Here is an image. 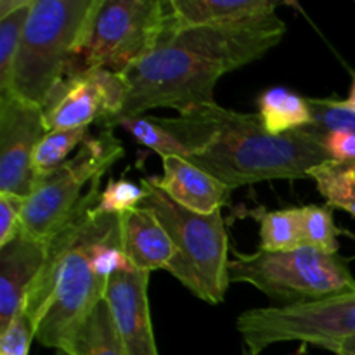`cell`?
<instances>
[{"mask_svg":"<svg viewBox=\"0 0 355 355\" xmlns=\"http://www.w3.org/2000/svg\"><path fill=\"white\" fill-rule=\"evenodd\" d=\"M127 97L123 75L110 69H87L64 76L44 106L47 130L89 128L94 121L106 127L121 113Z\"/></svg>","mask_w":355,"mask_h":355,"instance_id":"30bf717a","label":"cell"},{"mask_svg":"<svg viewBox=\"0 0 355 355\" xmlns=\"http://www.w3.org/2000/svg\"><path fill=\"white\" fill-rule=\"evenodd\" d=\"M121 239L128 260L141 272L166 269L175 259L172 238L148 208L139 207L121 215Z\"/></svg>","mask_w":355,"mask_h":355,"instance_id":"2e32d148","label":"cell"},{"mask_svg":"<svg viewBox=\"0 0 355 355\" xmlns=\"http://www.w3.org/2000/svg\"><path fill=\"white\" fill-rule=\"evenodd\" d=\"M89 139L90 128H71V130H51L38 142L33 155L35 180L52 172L71 158V153L78 151Z\"/></svg>","mask_w":355,"mask_h":355,"instance_id":"44dd1931","label":"cell"},{"mask_svg":"<svg viewBox=\"0 0 355 355\" xmlns=\"http://www.w3.org/2000/svg\"><path fill=\"white\" fill-rule=\"evenodd\" d=\"M319 349L329 350V352L336 355H355V336L331 340V342H326L322 343V345H319Z\"/></svg>","mask_w":355,"mask_h":355,"instance_id":"f546056e","label":"cell"},{"mask_svg":"<svg viewBox=\"0 0 355 355\" xmlns=\"http://www.w3.org/2000/svg\"><path fill=\"white\" fill-rule=\"evenodd\" d=\"M329 208H340L355 217V162H329L309 172Z\"/></svg>","mask_w":355,"mask_h":355,"instance_id":"d6986e66","label":"cell"},{"mask_svg":"<svg viewBox=\"0 0 355 355\" xmlns=\"http://www.w3.org/2000/svg\"><path fill=\"white\" fill-rule=\"evenodd\" d=\"M166 21V0H99L66 76L94 68L123 75L155 51Z\"/></svg>","mask_w":355,"mask_h":355,"instance_id":"8992f818","label":"cell"},{"mask_svg":"<svg viewBox=\"0 0 355 355\" xmlns=\"http://www.w3.org/2000/svg\"><path fill=\"white\" fill-rule=\"evenodd\" d=\"M123 156L125 146L111 128L89 139L68 162L35 180L21 215V229L37 239L51 238L85 196L90 184L103 179Z\"/></svg>","mask_w":355,"mask_h":355,"instance_id":"ba28073f","label":"cell"},{"mask_svg":"<svg viewBox=\"0 0 355 355\" xmlns=\"http://www.w3.org/2000/svg\"><path fill=\"white\" fill-rule=\"evenodd\" d=\"M156 123L187 148L186 159L231 187L267 180L309 179V172L331 155L307 127L270 135L259 113H239L203 104Z\"/></svg>","mask_w":355,"mask_h":355,"instance_id":"7a4b0ae2","label":"cell"},{"mask_svg":"<svg viewBox=\"0 0 355 355\" xmlns=\"http://www.w3.org/2000/svg\"><path fill=\"white\" fill-rule=\"evenodd\" d=\"M302 211V236L304 245L326 255L338 253V236L342 234L335 224V217L328 205H307L300 207Z\"/></svg>","mask_w":355,"mask_h":355,"instance_id":"603a6c76","label":"cell"},{"mask_svg":"<svg viewBox=\"0 0 355 355\" xmlns=\"http://www.w3.org/2000/svg\"><path fill=\"white\" fill-rule=\"evenodd\" d=\"M146 198L141 203L158 217L175 245V259L168 270L186 290L211 305L224 304L231 284L229 245L222 210L210 215L194 214L170 200L153 177L141 180Z\"/></svg>","mask_w":355,"mask_h":355,"instance_id":"277c9868","label":"cell"},{"mask_svg":"<svg viewBox=\"0 0 355 355\" xmlns=\"http://www.w3.org/2000/svg\"><path fill=\"white\" fill-rule=\"evenodd\" d=\"M24 203L26 198L12 193H0V246L12 241L21 231Z\"/></svg>","mask_w":355,"mask_h":355,"instance_id":"83f0119b","label":"cell"},{"mask_svg":"<svg viewBox=\"0 0 355 355\" xmlns=\"http://www.w3.org/2000/svg\"><path fill=\"white\" fill-rule=\"evenodd\" d=\"M260 248L263 252H293L302 248V211L298 208H284L263 211L260 215Z\"/></svg>","mask_w":355,"mask_h":355,"instance_id":"ffe728a7","label":"cell"},{"mask_svg":"<svg viewBox=\"0 0 355 355\" xmlns=\"http://www.w3.org/2000/svg\"><path fill=\"white\" fill-rule=\"evenodd\" d=\"M168 30L200 26H248L277 16L276 0H166Z\"/></svg>","mask_w":355,"mask_h":355,"instance_id":"5bb4252c","label":"cell"},{"mask_svg":"<svg viewBox=\"0 0 355 355\" xmlns=\"http://www.w3.org/2000/svg\"><path fill=\"white\" fill-rule=\"evenodd\" d=\"M33 2L35 0H30L21 9L0 17V96L10 94L14 62H16L24 24H26L28 16H30V9Z\"/></svg>","mask_w":355,"mask_h":355,"instance_id":"cb8c5ba5","label":"cell"},{"mask_svg":"<svg viewBox=\"0 0 355 355\" xmlns=\"http://www.w3.org/2000/svg\"><path fill=\"white\" fill-rule=\"evenodd\" d=\"M336 104H338L340 107H343V110H349L355 113V76L352 80V87H350V94L347 99H335Z\"/></svg>","mask_w":355,"mask_h":355,"instance_id":"1f68e13d","label":"cell"},{"mask_svg":"<svg viewBox=\"0 0 355 355\" xmlns=\"http://www.w3.org/2000/svg\"><path fill=\"white\" fill-rule=\"evenodd\" d=\"M28 2H30V0H0V17L21 9V7L26 6Z\"/></svg>","mask_w":355,"mask_h":355,"instance_id":"4dcf8cb0","label":"cell"},{"mask_svg":"<svg viewBox=\"0 0 355 355\" xmlns=\"http://www.w3.org/2000/svg\"><path fill=\"white\" fill-rule=\"evenodd\" d=\"M47 132L40 106L14 94L0 96V193L30 196L35 149Z\"/></svg>","mask_w":355,"mask_h":355,"instance_id":"8fae6325","label":"cell"},{"mask_svg":"<svg viewBox=\"0 0 355 355\" xmlns=\"http://www.w3.org/2000/svg\"><path fill=\"white\" fill-rule=\"evenodd\" d=\"M314 121L309 125L315 134L324 132H350L355 134V113L343 110L333 97H309Z\"/></svg>","mask_w":355,"mask_h":355,"instance_id":"484cf974","label":"cell"},{"mask_svg":"<svg viewBox=\"0 0 355 355\" xmlns=\"http://www.w3.org/2000/svg\"><path fill=\"white\" fill-rule=\"evenodd\" d=\"M246 349L260 355L272 343L302 342L319 347L355 336V290L309 304L250 309L236 319Z\"/></svg>","mask_w":355,"mask_h":355,"instance_id":"9c48e42d","label":"cell"},{"mask_svg":"<svg viewBox=\"0 0 355 355\" xmlns=\"http://www.w3.org/2000/svg\"><path fill=\"white\" fill-rule=\"evenodd\" d=\"M284 33L286 24L279 16L248 26L166 28L155 51L123 73L127 97L114 120L142 116L155 107L184 113L214 104L218 80L263 58Z\"/></svg>","mask_w":355,"mask_h":355,"instance_id":"6da1fadb","label":"cell"},{"mask_svg":"<svg viewBox=\"0 0 355 355\" xmlns=\"http://www.w3.org/2000/svg\"><path fill=\"white\" fill-rule=\"evenodd\" d=\"M47 255V239H37L21 229L0 246V335L24 309L28 291L37 281Z\"/></svg>","mask_w":355,"mask_h":355,"instance_id":"4fadbf2b","label":"cell"},{"mask_svg":"<svg viewBox=\"0 0 355 355\" xmlns=\"http://www.w3.org/2000/svg\"><path fill=\"white\" fill-rule=\"evenodd\" d=\"M55 355H69V354L64 352V350H55Z\"/></svg>","mask_w":355,"mask_h":355,"instance_id":"836d02e7","label":"cell"},{"mask_svg":"<svg viewBox=\"0 0 355 355\" xmlns=\"http://www.w3.org/2000/svg\"><path fill=\"white\" fill-rule=\"evenodd\" d=\"M312 134L322 142V146L331 155L333 159H336V162H355V134L340 130L324 132V134L312 132Z\"/></svg>","mask_w":355,"mask_h":355,"instance_id":"f1b7e54d","label":"cell"},{"mask_svg":"<svg viewBox=\"0 0 355 355\" xmlns=\"http://www.w3.org/2000/svg\"><path fill=\"white\" fill-rule=\"evenodd\" d=\"M120 215L96 210L78 241L69 248L58 269L54 293L37 324L35 340L47 349L68 352L76 331L97 304L104 300L106 284L92 267V248L116 225Z\"/></svg>","mask_w":355,"mask_h":355,"instance_id":"52a82bcc","label":"cell"},{"mask_svg":"<svg viewBox=\"0 0 355 355\" xmlns=\"http://www.w3.org/2000/svg\"><path fill=\"white\" fill-rule=\"evenodd\" d=\"M304 347H305V345H304ZM304 347H302V349L298 350V354H297V355H307V354H305V349H304ZM243 355H257V354H253L252 350H250V349H245V350H243Z\"/></svg>","mask_w":355,"mask_h":355,"instance_id":"d6a6232c","label":"cell"},{"mask_svg":"<svg viewBox=\"0 0 355 355\" xmlns=\"http://www.w3.org/2000/svg\"><path fill=\"white\" fill-rule=\"evenodd\" d=\"M259 116L270 135H283L312 125V107L309 97L293 90L274 87L266 90L257 101Z\"/></svg>","mask_w":355,"mask_h":355,"instance_id":"e0dca14e","label":"cell"},{"mask_svg":"<svg viewBox=\"0 0 355 355\" xmlns=\"http://www.w3.org/2000/svg\"><path fill=\"white\" fill-rule=\"evenodd\" d=\"M69 355H127L118 336L110 307L104 300L94 307L82 328L76 331Z\"/></svg>","mask_w":355,"mask_h":355,"instance_id":"ac0fdd59","label":"cell"},{"mask_svg":"<svg viewBox=\"0 0 355 355\" xmlns=\"http://www.w3.org/2000/svg\"><path fill=\"white\" fill-rule=\"evenodd\" d=\"M149 272L130 270L110 277L104 302L127 355H158L149 309Z\"/></svg>","mask_w":355,"mask_h":355,"instance_id":"7c38bea8","label":"cell"},{"mask_svg":"<svg viewBox=\"0 0 355 355\" xmlns=\"http://www.w3.org/2000/svg\"><path fill=\"white\" fill-rule=\"evenodd\" d=\"M99 0H35L12 69L10 94L44 110L68 73Z\"/></svg>","mask_w":355,"mask_h":355,"instance_id":"3957f363","label":"cell"},{"mask_svg":"<svg viewBox=\"0 0 355 355\" xmlns=\"http://www.w3.org/2000/svg\"><path fill=\"white\" fill-rule=\"evenodd\" d=\"M146 198V191L141 184H134L127 179L110 180L106 189L101 191L97 210L106 215H125L141 207Z\"/></svg>","mask_w":355,"mask_h":355,"instance_id":"d4e9b609","label":"cell"},{"mask_svg":"<svg viewBox=\"0 0 355 355\" xmlns=\"http://www.w3.org/2000/svg\"><path fill=\"white\" fill-rule=\"evenodd\" d=\"M35 333H37L35 322L23 309L12 319L9 328L0 335V355H30Z\"/></svg>","mask_w":355,"mask_h":355,"instance_id":"4316f807","label":"cell"},{"mask_svg":"<svg viewBox=\"0 0 355 355\" xmlns=\"http://www.w3.org/2000/svg\"><path fill=\"white\" fill-rule=\"evenodd\" d=\"M113 127H121L123 130H127L134 137L135 142L153 149L162 158H166V156H182V158H186L187 153H189L179 139H175L162 125L156 123L153 116L118 118V120L111 121L106 128L113 130Z\"/></svg>","mask_w":355,"mask_h":355,"instance_id":"7402d4cb","label":"cell"},{"mask_svg":"<svg viewBox=\"0 0 355 355\" xmlns=\"http://www.w3.org/2000/svg\"><path fill=\"white\" fill-rule=\"evenodd\" d=\"M163 175L153 177L156 186L175 203L194 214L210 215L231 203L232 189L182 156L162 158Z\"/></svg>","mask_w":355,"mask_h":355,"instance_id":"9a60e30c","label":"cell"},{"mask_svg":"<svg viewBox=\"0 0 355 355\" xmlns=\"http://www.w3.org/2000/svg\"><path fill=\"white\" fill-rule=\"evenodd\" d=\"M229 277L231 283L252 284L279 307L309 304L355 290L345 259L309 246L293 252L236 253L234 260L229 262Z\"/></svg>","mask_w":355,"mask_h":355,"instance_id":"5b68a950","label":"cell"},{"mask_svg":"<svg viewBox=\"0 0 355 355\" xmlns=\"http://www.w3.org/2000/svg\"><path fill=\"white\" fill-rule=\"evenodd\" d=\"M350 236H352V238H354V239H355V234H350Z\"/></svg>","mask_w":355,"mask_h":355,"instance_id":"e575fe53","label":"cell"}]
</instances>
